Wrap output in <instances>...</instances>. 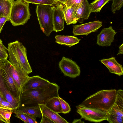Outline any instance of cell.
I'll use <instances>...</instances> for the list:
<instances>
[{"label":"cell","mask_w":123,"mask_h":123,"mask_svg":"<svg viewBox=\"0 0 123 123\" xmlns=\"http://www.w3.org/2000/svg\"><path fill=\"white\" fill-rule=\"evenodd\" d=\"M59 86L55 83L38 88L22 91L20 97V105L38 106L39 104L45 105L51 98L58 97Z\"/></svg>","instance_id":"1"},{"label":"cell","mask_w":123,"mask_h":123,"mask_svg":"<svg viewBox=\"0 0 123 123\" xmlns=\"http://www.w3.org/2000/svg\"><path fill=\"white\" fill-rule=\"evenodd\" d=\"M116 93L115 89L101 90L87 98L80 105L107 113L115 103Z\"/></svg>","instance_id":"2"},{"label":"cell","mask_w":123,"mask_h":123,"mask_svg":"<svg viewBox=\"0 0 123 123\" xmlns=\"http://www.w3.org/2000/svg\"><path fill=\"white\" fill-rule=\"evenodd\" d=\"M9 61L15 67L22 69L27 74L32 72L27 56V50L18 40L8 43L7 48Z\"/></svg>","instance_id":"3"},{"label":"cell","mask_w":123,"mask_h":123,"mask_svg":"<svg viewBox=\"0 0 123 123\" xmlns=\"http://www.w3.org/2000/svg\"><path fill=\"white\" fill-rule=\"evenodd\" d=\"M29 4L23 0H17L12 4L9 21L13 26L24 25L30 19Z\"/></svg>","instance_id":"4"},{"label":"cell","mask_w":123,"mask_h":123,"mask_svg":"<svg viewBox=\"0 0 123 123\" xmlns=\"http://www.w3.org/2000/svg\"><path fill=\"white\" fill-rule=\"evenodd\" d=\"M52 6L37 4L36 9L40 29L47 36L54 31Z\"/></svg>","instance_id":"5"},{"label":"cell","mask_w":123,"mask_h":123,"mask_svg":"<svg viewBox=\"0 0 123 123\" xmlns=\"http://www.w3.org/2000/svg\"><path fill=\"white\" fill-rule=\"evenodd\" d=\"M76 112L81 118L90 122L98 123L106 120L107 113L99 110L81 106H76Z\"/></svg>","instance_id":"6"},{"label":"cell","mask_w":123,"mask_h":123,"mask_svg":"<svg viewBox=\"0 0 123 123\" xmlns=\"http://www.w3.org/2000/svg\"><path fill=\"white\" fill-rule=\"evenodd\" d=\"M59 66L65 76L74 78L80 74V67L75 62L69 58L63 57L59 63Z\"/></svg>","instance_id":"7"},{"label":"cell","mask_w":123,"mask_h":123,"mask_svg":"<svg viewBox=\"0 0 123 123\" xmlns=\"http://www.w3.org/2000/svg\"><path fill=\"white\" fill-rule=\"evenodd\" d=\"M7 63L9 70L18 91L21 94L22 88L30 76L22 69L14 67L8 60Z\"/></svg>","instance_id":"8"},{"label":"cell","mask_w":123,"mask_h":123,"mask_svg":"<svg viewBox=\"0 0 123 123\" xmlns=\"http://www.w3.org/2000/svg\"><path fill=\"white\" fill-rule=\"evenodd\" d=\"M57 2L55 6H52L54 31L56 32L63 30L65 20L63 11V4Z\"/></svg>","instance_id":"9"},{"label":"cell","mask_w":123,"mask_h":123,"mask_svg":"<svg viewBox=\"0 0 123 123\" xmlns=\"http://www.w3.org/2000/svg\"><path fill=\"white\" fill-rule=\"evenodd\" d=\"M102 25V21L97 20L74 25L73 33L74 36H87L92 32L97 31Z\"/></svg>","instance_id":"10"},{"label":"cell","mask_w":123,"mask_h":123,"mask_svg":"<svg viewBox=\"0 0 123 123\" xmlns=\"http://www.w3.org/2000/svg\"><path fill=\"white\" fill-rule=\"evenodd\" d=\"M2 76L6 87L15 97L20 99L21 94L19 92L14 81L9 69L7 60L4 62L3 68Z\"/></svg>","instance_id":"11"},{"label":"cell","mask_w":123,"mask_h":123,"mask_svg":"<svg viewBox=\"0 0 123 123\" xmlns=\"http://www.w3.org/2000/svg\"><path fill=\"white\" fill-rule=\"evenodd\" d=\"M116 33L111 26L103 28L97 36V44L103 47L110 46Z\"/></svg>","instance_id":"12"},{"label":"cell","mask_w":123,"mask_h":123,"mask_svg":"<svg viewBox=\"0 0 123 123\" xmlns=\"http://www.w3.org/2000/svg\"><path fill=\"white\" fill-rule=\"evenodd\" d=\"M0 90L7 101L13 107L15 110L19 107L20 106V99L14 96L9 90L4 80L2 72L0 75Z\"/></svg>","instance_id":"13"},{"label":"cell","mask_w":123,"mask_h":123,"mask_svg":"<svg viewBox=\"0 0 123 123\" xmlns=\"http://www.w3.org/2000/svg\"><path fill=\"white\" fill-rule=\"evenodd\" d=\"M50 82L39 75L30 77L23 87L22 91L40 88L46 86Z\"/></svg>","instance_id":"14"},{"label":"cell","mask_w":123,"mask_h":123,"mask_svg":"<svg viewBox=\"0 0 123 123\" xmlns=\"http://www.w3.org/2000/svg\"><path fill=\"white\" fill-rule=\"evenodd\" d=\"M89 4L87 0H83L80 7L75 10V16L77 22L82 23L88 18L91 13Z\"/></svg>","instance_id":"15"},{"label":"cell","mask_w":123,"mask_h":123,"mask_svg":"<svg viewBox=\"0 0 123 123\" xmlns=\"http://www.w3.org/2000/svg\"><path fill=\"white\" fill-rule=\"evenodd\" d=\"M100 61L107 68L111 73L119 76L123 74L122 66L117 62L115 57H112L109 58L104 59Z\"/></svg>","instance_id":"16"},{"label":"cell","mask_w":123,"mask_h":123,"mask_svg":"<svg viewBox=\"0 0 123 123\" xmlns=\"http://www.w3.org/2000/svg\"><path fill=\"white\" fill-rule=\"evenodd\" d=\"M42 115L45 116L55 123H68L58 113L51 110L45 104L38 105Z\"/></svg>","instance_id":"17"},{"label":"cell","mask_w":123,"mask_h":123,"mask_svg":"<svg viewBox=\"0 0 123 123\" xmlns=\"http://www.w3.org/2000/svg\"><path fill=\"white\" fill-rule=\"evenodd\" d=\"M55 42L69 47L78 43L80 40L74 36L59 35H56L55 37Z\"/></svg>","instance_id":"18"},{"label":"cell","mask_w":123,"mask_h":123,"mask_svg":"<svg viewBox=\"0 0 123 123\" xmlns=\"http://www.w3.org/2000/svg\"><path fill=\"white\" fill-rule=\"evenodd\" d=\"M17 110L24 114L31 115L35 117L40 118L42 117V114L39 106L30 107L20 105Z\"/></svg>","instance_id":"19"},{"label":"cell","mask_w":123,"mask_h":123,"mask_svg":"<svg viewBox=\"0 0 123 123\" xmlns=\"http://www.w3.org/2000/svg\"><path fill=\"white\" fill-rule=\"evenodd\" d=\"M63 11L65 20L67 25L75 24L77 22L75 16V10L73 8L67 7L63 4Z\"/></svg>","instance_id":"20"},{"label":"cell","mask_w":123,"mask_h":123,"mask_svg":"<svg viewBox=\"0 0 123 123\" xmlns=\"http://www.w3.org/2000/svg\"><path fill=\"white\" fill-rule=\"evenodd\" d=\"M45 105L48 108L55 112L62 113V111L58 97H54L50 99Z\"/></svg>","instance_id":"21"},{"label":"cell","mask_w":123,"mask_h":123,"mask_svg":"<svg viewBox=\"0 0 123 123\" xmlns=\"http://www.w3.org/2000/svg\"><path fill=\"white\" fill-rule=\"evenodd\" d=\"M12 5L8 0H0V17H6L9 19Z\"/></svg>","instance_id":"22"},{"label":"cell","mask_w":123,"mask_h":123,"mask_svg":"<svg viewBox=\"0 0 123 123\" xmlns=\"http://www.w3.org/2000/svg\"><path fill=\"white\" fill-rule=\"evenodd\" d=\"M111 0H95L89 5L91 12H99L103 7Z\"/></svg>","instance_id":"23"},{"label":"cell","mask_w":123,"mask_h":123,"mask_svg":"<svg viewBox=\"0 0 123 123\" xmlns=\"http://www.w3.org/2000/svg\"><path fill=\"white\" fill-rule=\"evenodd\" d=\"M13 112L11 110L0 108V121L6 123H10V119Z\"/></svg>","instance_id":"24"},{"label":"cell","mask_w":123,"mask_h":123,"mask_svg":"<svg viewBox=\"0 0 123 123\" xmlns=\"http://www.w3.org/2000/svg\"><path fill=\"white\" fill-rule=\"evenodd\" d=\"M28 3L36 4H42L52 6L57 3L55 0H23Z\"/></svg>","instance_id":"25"},{"label":"cell","mask_w":123,"mask_h":123,"mask_svg":"<svg viewBox=\"0 0 123 123\" xmlns=\"http://www.w3.org/2000/svg\"><path fill=\"white\" fill-rule=\"evenodd\" d=\"M83 0H67L63 4L68 7H71L75 10L80 6Z\"/></svg>","instance_id":"26"},{"label":"cell","mask_w":123,"mask_h":123,"mask_svg":"<svg viewBox=\"0 0 123 123\" xmlns=\"http://www.w3.org/2000/svg\"><path fill=\"white\" fill-rule=\"evenodd\" d=\"M107 114H110L123 117V109L115 103Z\"/></svg>","instance_id":"27"},{"label":"cell","mask_w":123,"mask_h":123,"mask_svg":"<svg viewBox=\"0 0 123 123\" xmlns=\"http://www.w3.org/2000/svg\"><path fill=\"white\" fill-rule=\"evenodd\" d=\"M106 120L110 123H122L123 117L111 114H107Z\"/></svg>","instance_id":"28"},{"label":"cell","mask_w":123,"mask_h":123,"mask_svg":"<svg viewBox=\"0 0 123 123\" xmlns=\"http://www.w3.org/2000/svg\"><path fill=\"white\" fill-rule=\"evenodd\" d=\"M115 103L123 109V91L121 89L116 91Z\"/></svg>","instance_id":"29"},{"label":"cell","mask_w":123,"mask_h":123,"mask_svg":"<svg viewBox=\"0 0 123 123\" xmlns=\"http://www.w3.org/2000/svg\"><path fill=\"white\" fill-rule=\"evenodd\" d=\"M111 10L113 13L119 10L123 6V0H112Z\"/></svg>","instance_id":"30"},{"label":"cell","mask_w":123,"mask_h":123,"mask_svg":"<svg viewBox=\"0 0 123 123\" xmlns=\"http://www.w3.org/2000/svg\"><path fill=\"white\" fill-rule=\"evenodd\" d=\"M58 97L62 109V113L65 114L69 113L71 111V109L68 104L59 96Z\"/></svg>","instance_id":"31"},{"label":"cell","mask_w":123,"mask_h":123,"mask_svg":"<svg viewBox=\"0 0 123 123\" xmlns=\"http://www.w3.org/2000/svg\"><path fill=\"white\" fill-rule=\"evenodd\" d=\"M0 108L11 110L14 111H15L13 107L7 101H0Z\"/></svg>","instance_id":"32"},{"label":"cell","mask_w":123,"mask_h":123,"mask_svg":"<svg viewBox=\"0 0 123 123\" xmlns=\"http://www.w3.org/2000/svg\"><path fill=\"white\" fill-rule=\"evenodd\" d=\"M13 112L16 115L15 117L20 119L25 123H28L25 114L19 111L17 109L13 111Z\"/></svg>","instance_id":"33"},{"label":"cell","mask_w":123,"mask_h":123,"mask_svg":"<svg viewBox=\"0 0 123 123\" xmlns=\"http://www.w3.org/2000/svg\"><path fill=\"white\" fill-rule=\"evenodd\" d=\"M9 21V19L5 16L0 17V27L2 30L3 27L5 22Z\"/></svg>","instance_id":"34"},{"label":"cell","mask_w":123,"mask_h":123,"mask_svg":"<svg viewBox=\"0 0 123 123\" xmlns=\"http://www.w3.org/2000/svg\"><path fill=\"white\" fill-rule=\"evenodd\" d=\"M28 120V123H37L35 117L31 115L25 114Z\"/></svg>","instance_id":"35"},{"label":"cell","mask_w":123,"mask_h":123,"mask_svg":"<svg viewBox=\"0 0 123 123\" xmlns=\"http://www.w3.org/2000/svg\"><path fill=\"white\" fill-rule=\"evenodd\" d=\"M8 57V55L7 53L0 50V61H5L7 60Z\"/></svg>","instance_id":"36"},{"label":"cell","mask_w":123,"mask_h":123,"mask_svg":"<svg viewBox=\"0 0 123 123\" xmlns=\"http://www.w3.org/2000/svg\"><path fill=\"white\" fill-rule=\"evenodd\" d=\"M42 119L40 123H54L52 120L46 116L42 115Z\"/></svg>","instance_id":"37"},{"label":"cell","mask_w":123,"mask_h":123,"mask_svg":"<svg viewBox=\"0 0 123 123\" xmlns=\"http://www.w3.org/2000/svg\"><path fill=\"white\" fill-rule=\"evenodd\" d=\"M0 50L7 53V48L4 45L2 41L0 39Z\"/></svg>","instance_id":"38"},{"label":"cell","mask_w":123,"mask_h":123,"mask_svg":"<svg viewBox=\"0 0 123 123\" xmlns=\"http://www.w3.org/2000/svg\"><path fill=\"white\" fill-rule=\"evenodd\" d=\"M119 50L117 54L118 55L119 54H123V43H122L119 47Z\"/></svg>","instance_id":"39"},{"label":"cell","mask_w":123,"mask_h":123,"mask_svg":"<svg viewBox=\"0 0 123 123\" xmlns=\"http://www.w3.org/2000/svg\"><path fill=\"white\" fill-rule=\"evenodd\" d=\"M5 61H0V75L2 72V68L4 65Z\"/></svg>","instance_id":"40"},{"label":"cell","mask_w":123,"mask_h":123,"mask_svg":"<svg viewBox=\"0 0 123 123\" xmlns=\"http://www.w3.org/2000/svg\"><path fill=\"white\" fill-rule=\"evenodd\" d=\"M7 101L3 93L0 90V101Z\"/></svg>","instance_id":"41"},{"label":"cell","mask_w":123,"mask_h":123,"mask_svg":"<svg viewBox=\"0 0 123 123\" xmlns=\"http://www.w3.org/2000/svg\"><path fill=\"white\" fill-rule=\"evenodd\" d=\"M72 123H84V122L82 121L81 119H74Z\"/></svg>","instance_id":"42"},{"label":"cell","mask_w":123,"mask_h":123,"mask_svg":"<svg viewBox=\"0 0 123 123\" xmlns=\"http://www.w3.org/2000/svg\"><path fill=\"white\" fill-rule=\"evenodd\" d=\"M67 0H55V1L57 2H59L62 4H63Z\"/></svg>","instance_id":"43"},{"label":"cell","mask_w":123,"mask_h":123,"mask_svg":"<svg viewBox=\"0 0 123 123\" xmlns=\"http://www.w3.org/2000/svg\"><path fill=\"white\" fill-rule=\"evenodd\" d=\"M10 1L12 4H13L15 2L14 0H8Z\"/></svg>","instance_id":"44"},{"label":"cell","mask_w":123,"mask_h":123,"mask_svg":"<svg viewBox=\"0 0 123 123\" xmlns=\"http://www.w3.org/2000/svg\"><path fill=\"white\" fill-rule=\"evenodd\" d=\"M1 31H2V30H1V29L0 27V33L1 32Z\"/></svg>","instance_id":"45"}]
</instances>
